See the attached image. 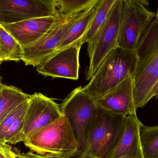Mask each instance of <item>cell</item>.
Returning a JSON list of instances; mask_svg holds the SVG:
<instances>
[{
  "label": "cell",
  "mask_w": 158,
  "mask_h": 158,
  "mask_svg": "<svg viewBox=\"0 0 158 158\" xmlns=\"http://www.w3.org/2000/svg\"><path fill=\"white\" fill-rule=\"evenodd\" d=\"M133 90V77H129L95 103L98 107L122 117L136 114Z\"/></svg>",
  "instance_id": "4fadbf2b"
},
{
  "label": "cell",
  "mask_w": 158,
  "mask_h": 158,
  "mask_svg": "<svg viewBox=\"0 0 158 158\" xmlns=\"http://www.w3.org/2000/svg\"><path fill=\"white\" fill-rule=\"evenodd\" d=\"M99 0H55L57 13L67 16L94 7Z\"/></svg>",
  "instance_id": "44dd1931"
},
{
  "label": "cell",
  "mask_w": 158,
  "mask_h": 158,
  "mask_svg": "<svg viewBox=\"0 0 158 158\" xmlns=\"http://www.w3.org/2000/svg\"><path fill=\"white\" fill-rule=\"evenodd\" d=\"M143 125L136 114L126 117L122 135L108 158H144L139 133Z\"/></svg>",
  "instance_id": "5bb4252c"
},
{
  "label": "cell",
  "mask_w": 158,
  "mask_h": 158,
  "mask_svg": "<svg viewBox=\"0 0 158 158\" xmlns=\"http://www.w3.org/2000/svg\"><path fill=\"white\" fill-rule=\"evenodd\" d=\"M137 66L133 77L136 108L144 107L153 98L158 82V19H154L141 37L135 50Z\"/></svg>",
  "instance_id": "6da1fadb"
},
{
  "label": "cell",
  "mask_w": 158,
  "mask_h": 158,
  "mask_svg": "<svg viewBox=\"0 0 158 158\" xmlns=\"http://www.w3.org/2000/svg\"><path fill=\"white\" fill-rule=\"evenodd\" d=\"M23 143L31 152L42 156L70 158L78 155L77 141L69 121L64 115Z\"/></svg>",
  "instance_id": "3957f363"
},
{
  "label": "cell",
  "mask_w": 158,
  "mask_h": 158,
  "mask_svg": "<svg viewBox=\"0 0 158 158\" xmlns=\"http://www.w3.org/2000/svg\"><path fill=\"white\" fill-rule=\"evenodd\" d=\"M137 63L135 51L118 46L104 58L83 90L94 99L101 98L127 78L134 77Z\"/></svg>",
  "instance_id": "7a4b0ae2"
},
{
  "label": "cell",
  "mask_w": 158,
  "mask_h": 158,
  "mask_svg": "<svg viewBox=\"0 0 158 158\" xmlns=\"http://www.w3.org/2000/svg\"><path fill=\"white\" fill-rule=\"evenodd\" d=\"M92 8L69 15L63 16L62 19L40 40L22 48V60L25 65L37 67L51 56L55 52L66 31L76 20Z\"/></svg>",
  "instance_id": "ba28073f"
},
{
  "label": "cell",
  "mask_w": 158,
  "mask_h": 158,
  "mask_svg": "<svg viewBox=\"0 0 158 158\" xmlns=\"http://www.w3.org/2000/svg\"><path fill=\"white\" fill-rule=\"evenodd\" d=\"M14 149V151H15V153L16 154V156H17L16 158H20L19 157V156L18 155L16 151L15 150V148H14V149Z\"/></svg>",
  "instance_id": "d4e9b609"
},
{
  "label": "cell",
  "mask_w": 158,
  "mask_h": 158,
  "mask_svg": "<svg viewBox=\"0 0 158 158\" xmlns=\"http://www.w3.org/2000/svg\"><path fill=\"white\" fill-rule=\"evenodd\" d=\"M60 106L77 141L78 156L85 145L90 123L98 107L95 99L85 92L81 86L72 91Z\"/></svg>",
  "instance_id": "8992f818"
},
{
  "label": "cell",
  "mask_w": 158,
  "mask_h": 158,
  "mask_svg": "<svg viewBox=\"0 0 158 158\" xmlns=\"http://www.w3.org/2000/svg\"><path fill=\"white\" fill-rule=\"evenodd\" d=\"M29 100L8 115L0 124V142L16 144L23 142L24 122Z\"/></svg>",
  "instance_id": "9a60e30c"
},
{
  "label": "cell",
  "mask_w": 158,
  "mask_h": 158,
  "mask_svg": "<svg viewBox=\"0 0 158 158\" xmlns=\"http://www.w3.org/2000/svg\"><path fill=\"white\" fill-rule=\"evenodd\" d=\"M81 41L56 52L37 66L38 73L45 77L77 80L79 78V55Z\"/></svg>",
  "instance_id": "8fae6325"
},
{
  "label": "cell",
  "mask_w": 158,
  "mask_h": 158,
  "mask_svg": "<svg viewBox=\"0 0 158 158\" xmlns=\"http://www.w3.org/2000/svg\"><path fill=\"white\" fill-rule=\"evenodd\" d=\"M2 81V77H1V75H0V85H2V84H3Z\"/></svg>",
  "instance_id": "cb8c5ba5"
},
{
  "label": "cell",
  "mask_w": 158,
  "mask_h": 158,
  "mask_svg": "<svg viewBox=\"0 0 158 158\" xmlns=\"http://www.w3.org/2000/svg\"><path fill=\"white\" fill-rule=\"evenodd\" d=\"M30 96L17 87L2 84L0 90V124L12 111L28 100Z\"/></svg>",
  "instance_id": "e0dca14e"
},
{
  "label": "cell",
  "mask_w": 158,
  "mask_h": 158,
  "mask_svg": "<svg viewBox=\"0 0 158 158\" xmlns=\"http://www.w3.org/2000/svg\"><path fill=\"white\" fill-rule=\"evenodd\" d=\"M96 6L76 20L66 31L55 53L64 49L77 42L81 41L82 42L83 37L88 29L94 15L96 10Z\"/></svg>",
  "instance_id": "2e32d148"
},
{
  "label": "cell",
  "mask_w": 158,
  "mask_h": 158,
  "mask_svg": "<svg viewBox=\"0 0 158 158\" xmlns=\"http://www.w3.org/2000/svg\"><path fill=\"white\" fill-rule=\"evenodd\" d=\"M22 54V47L0 24V60L19 62Z\"/></svg>",
  "instance_id": "ac0fdd59"
},
{
  "label": "cell",
  "mask_w": 158,
  "mask_h": 158,
  "mask_svg": "<svg viewBox=\"0 0 158 158\" xmlns=\"http://www.w3.org/2000/svg\"><path fill=\"white\" fill-rule=\"evenodd\" d=\"M16 153L12 146L0 142V158H16Z\"/></svg>",
  "instance_id": "7402d4cb"
},
{
  "label": "cell",
  "mask_w": 158,
  "mask_h": 158,
  "mask_svg": "<svg viewBox=\"0 0 158 158\" xmlns=\"http://www.w3.org/2000/svg\"><path fill=\"white\" fill-rule=\"evenodd\" d=\"M123 0H116L105 23L89 41V66L85 79L89 80L109 53L118 47Z\"/></svg>",
  "instance_id": "52a82bcc"
},
{
  "label": "cell",
  "mask_w": 158,
  "mask_h": 158,
  "mask_svg": "<svg viewBox=\"0 0 158 158\" xmlns=\"http://www.w3.org/2000/svg\"><path fill=\"white\" fill-rule=\"evenodd\" d=\"M148 1L123 0L118 46L135 51L143 33L156 14L147 8Z\"/></svg>",
  "instance_id": "5b68a950"
},
{
  "label": "cell",
  "mask_w": 158,
  "mask_h": 158,
  "mask_svg": "<svg viewBox=\"0 0 158 158\" xmlns=\"http://www.w3.org/2000/svg\"><path fill=\"white\" fill-rule=\"evenodd\" d=\"M1 85H0V90H1Z\"/></svg>",
  "instance_id": "83f0119b"
},
{
  "label": "cell",
  "mask_w": 158,
  "mask_h": 158,
  "mask_svg": "<svg viewBox=\"0 0 158 158\" xmlns=\"http://www.w3.org/2000/svg\"><path fill=\"white\" fill-rule=\"evenodd\" d=\"M156 18H157L158 19V9L157 10V13H156Z\"/></svg>",
  "instance_id": "484cf974"
},
{
  "label": "cell",
  "mask_w": 158,
  "mask_h": 158,
  "mask_svg": "<svg viewBox=\"0 0 158 158\" xmlns=\"http://www.w3.org/2000/svg\"><path fill=\"white\" fill-rule=\"evenodd\" d=\"M126 117L98 107L90 123L85 145L75 158H108L122 135Z\"/></svg>",
  "instance_id": "277c9868"
},
{
  "label": "cell",
  "mask_w": 158,
  "mask_h": 158,
  "mask_svg": "<svg viewBox=\"0 0 158 158\" xmlns=\"http://www.w3.org/2000/svg\"><path fill=\"white\" fill-rule=\"evenodd\" d=\"M2 61H1V60H0V65H1V64H2Z\"/></svg>",
  "instance_id": "4316f807"
},
{
  "label": "cell",
  "mask_w": 158,
  "mask_h": 158,
  "mask_svg": "<svg viewBox=\"0 0 158 158\" xmlns=\"http://www.w3.org/2000/svg\"><path fill=\"white\" fill-rule=\"evenodd\" d=\"M56 14L55 0H0L1 25Z\"/></svg>",
  "instance_id": "9c48e42d"
},
{
  "label": "cell",
  "mask_w": 158,
  "mask_h": 158,
  "mask_svg": "<svg viewBox=\"0 0 158 158\" xmlns=\"http://www.w3.org/2000/svg\"><path fill=\"white\" fill-rule=\"evenodd\" d=\"M116 0H99L88 29L82 40V44L88 43L94 36L108 17Z\"/></svg>",
  "instance_id": "d6986e66"
},
{
  "label": "cell",
  "mask_w": 158,
  "mask_h": 158,
  "mask_svg": "<svg viewBox=\"0 0 158 158\" xmlns=\"http://www.w3.org/2000/svg\"><path fill=\"white\" fill-rule=\"evenodd\" d=\"M153 97H158V82L155 85L153 90Z\"/></svg>",
  "instance_id": "603a6c76"
},
{
  "label": "cell",
  "mask_w": 158,
  "mask_h": 158,
  "mask_svg": "<svg viewBox=\"0 0 158 158\" xmlns=\"http://www.w3.org/2000/svg\"><path fill=\"white\" fill-rule=\"evenodd\" d=\"M140 137L144 158H158V125L149 127L143 125Z\"/></svg>",
  "instance_id": "ffe728a7"
},
{
  "label": "cell",
  "mask_w": 158,
  "mask_h": 158,
  "mask_svg": "<svg viewBox=\"0 0 158 158\" xmlns=\"http://www.w3.org/2000/svg\"><path fill=\"white\" fill-rule=\"evenodd\" d=\"M63 16L57 13L51 16L31 19L17 23L1 25L23 48L40 40Z\"/></svg>",
  "instance_id": "7c38bea8"
},
{
  "label": "cell",
  "mask_w": 158,
  "mask_h": 158,
  "mask_svg": "<svg viewBox=\"0 0 158 158\" xmlns=\"http://www.w3.org/2000/svg\"><path fill=\"white\" fill-rule=\"evenodd\" d=\"M63 115L60 105L53 99L41 93L31 95L24 122L23 142Z\"/></svg>",
  "instance_id": "30bf717a"
}]
</instances>
